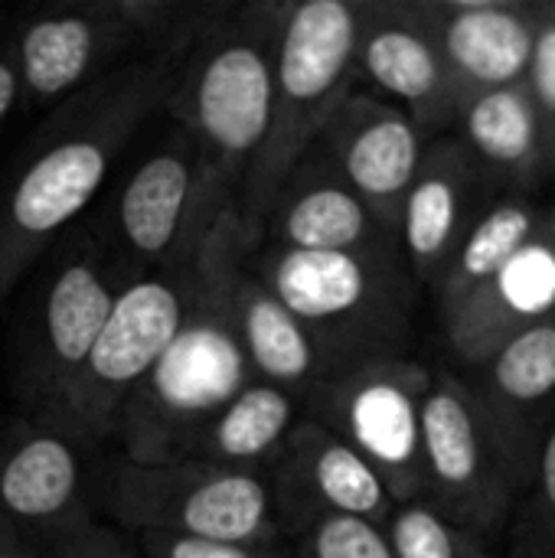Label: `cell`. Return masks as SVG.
Masks as SVG:
<instances>
[{
	"instance_id": "obj_1",
	"label": "cell",
	"mask_w": 555,
	"mask_h": 558,
	"mask_svg": "<svg viewBox=\"0 0 555 558\" xmlns=\"http://www.w3.org/2000/svg\"><path fill=\"white\" fill-rule=\"evenodd\" d=\"M170 82V62H141L111 75L33 154L0 199V294L95 199L124 144L167 101Z\"/></svg>"
},
{
	"instance_id": "obj_2",
	"label": "cell",
	"mask_w": 555,
	"mask_h": 558,
	"mask_svg": "<svg viewBox=\"0 0 555 558\" xmlns=\"http://www.w3.org/2000/svg\"><path fill=\"white\" fill-rule=\"evenodd\" d=\"M242 242L252 239L232 206L196 255L183 327L114 425L131 461H177L200 425L255 379L226 298V265Z\"/></svg>"
},
{
	"instance_id": "obj_3",
	"label": "cell",
	"mask_w": 555,
	"mask_h": 558,
	"mask_svg": "<svg viewBox=\"0 0 555 558\" xmlns=\"http://www.w3.org/2000/svg\"><path fill=\"white\" fill-rule=\"evenodd\" d=\"M288 0H258L200 29L167 105L200 163L239 196L272 114Z\"/></svg>"
},
{
	"instance_id": "obj_4",
	"label": "cell",
	"mask_w": 555,
	"mask_h": 558,
	"mask_svg": "<svg viewBox=\"0 0 555 558\" xmlns=\"http://www.w3.org/2000/svg\"><path fill=\"white\" fill-rule=\"evenodd\" d=\"M249 268L298 317L330 376L376 356H409L419 281L402 248L291 252L272 245Z\"/></svg>"
},
{
	"instance_id": "obj_5",
	"label": "cell",
	"mask_w": 555,
	"mask_h": 558,
	"mask_svg": "<svg viewBox=\"0 0 555 558\" xmlns=\"http://www.w3.org/2000/svg\"><path fill=\"white\" fill-rule=\"evenodd\" d=\"M360 0H288L265 141L242 177L236 213L245 235H265L268 209L314 150L334 108L357 88Z\"/></svg>"
},
{
	"instance_id": "obj_6",
	"label": "cell",
	"mask_w": 555,
	"mask_h": 558,
	"mask_svg": "<svg viewBox=\"0 0 555 558\" xmlns=\"http://www.w3.org/2000/svg\"><path fill=\"white\" fill-rule=\"evenodd\" d=\"M105 510L141 533L275 546L278 520L262 471L206 461H118L105 481Z\"/></svg>"
},
{
	"instance_id": "obj_7",
	"label": "cell",
	"mask_w": 555,
	"mask_h": 558,
	"mask_svg": "<svg viewBox=\"0 0 555 558\" xmlns=\"http://www.w3.org/2000/svg\"><path fill=\"white\" fill-rule=\"evenodd\" d=\"M425 504L458 530L491 543L507 533L523 500L481 402L455 369H435L422 409Z\"/></svg>"
},
{
	"instance_id": "obj_8",
	"label": "cell",
	"mask_w": 555,
	"mask_h": 558,
	"mask_svg": "<svg viewBox=\"0 0 555 558\" xmlns=\"http://www.w3.org/2000/svg\"><path fill=\"white\" fill-rule=\"evenodd\" d=\"M432 369L409 356H376L324 379L304 399L307 418L347 441L383 481L393 504L425 500L422 409Z\"/></svg>"
},
{
	"instance_id": "obj_9",
	"label": "cell",
	"mask_w": 555,
	"mask_h": 558,
	"mask_svg": "<svg viewBox=\"0 0 555 558\" xmlns=\"http://www.w3.org/2000/svg\"><path fill=\"white\" fill-rule=\"evenodd\" d=\"M190 301L193 268L137 278L118 291L85 366L56 409L72 438L98 441L114 432L124 405L183 327Z\"/></svg>"
},
{
	"instance_id": "obj_10",
	"label": "cell",
	"mask_w": 555,
	"mask_h": 558,
	"mask_svg": "<svg viewBox=\"0 0 555 558\" xmlns=\"http://www.w3.org/2000/svg\"><path fill=\"white\" fill-rule=\"evenodd\" d=\"M232 206L236 193L200 163L186 137H177L124 183L118 229L137 258L157 262L164 271H190L206 235Z\"/></svg>"
},
{
	"instance_id": "obj_11",
	"label": "cell",
	"mask_w": 555,
	"mask_h": 558,
	"mask_svg": "<svg viewBox=\"0 0 555 558\" xmlns=\"http://www.w3.org/2000/svg\"><path fill=\"white\" fill-rule=\"evenodd\" d=\"M357 78L373 82L429 141L451 134L464 108L419 0H360Z\"/></svg>"
},
{
	"instance_id": "obj_12",
	"label": "cell",
	"mask_w": 555,
	"mask_h": 558,
	"mask_svg": "<svg viewBox=\"0 0 555 558\" xmlns=\"http://www.w3.org/2000/svg\"><path fill=\"white\" fill-rule=\"evenodd\" d=\"M429 137L393 101L350 92L324 124L317 150L366 209L399 239V219L409 186L419 173Z\"/></svg>"
},
{
	"instance_id": "obj_13",
	"label": "cell",
	"mask_w": 555,
	"mask_h": 558,
	"mask_svg": "<svg viewBox=\"0 0 555 558\" xmlns=\"http://www.w3.org/2000/svg\"><path fill=\"white\" fill-rule=\"evenodd\" d=\"M461 376L481 402L527 494L555 418V307L514 330Z\"/></svg>"
},
{
	"instance_id": "obj_14",
	"label": "cell",
	"mask_w": 555,
	"mask_h": 558,
	"mask_svg": "<svg viewBox=\"0 0 555 558\" xmlns=\"http://www.w3.org/2000/svg\"><path fill=\"white\" fill-rule=\"evenodd\" d=\"M268 484L278 530L285 526L294 536L324 517H353L386 526L396 510L376 471L307 415L291 428Z\"/></svg>"
},
{
	"instance_id": "obj_15",
	"label": "cell",
	"mask_w": 555,
	"mask_h": 558,
	"mask_svg": "<svg viewBox=\"0 0 555 558\" xmlns=\"http://www.w3.org/2000/svg\"><path fill=\"white\" fill-rule=\"evenodd\" d=\"M546 0H419L461 98L527 82Z\"/></svg>"
},
{
	"instance_id": "obj_16",
	"label": "cell",
	"mask_w": 555,
	"mask_h": 558,
	"mask_svg": "<svg viewBox=\"0 0 555 558\" xmlns=\"http://www.w3.org/2000/svg\"><path fill=\"white\" fill-rule=\"evenodd\" d=\"M494 199L497 193L484 183L455 134L425 144L399 219V248L419 284H438L451 255Z\"/></svg>"
},
{
	"instance_id": "obj_17",
	"label": "cell",
	"mask_w": 555,
	"mask_h": 558,
	"mask_svg": "<svg viewBox=\"0 0 555 558\" xmlns=\"http://www.w3.org/2000/svg\"><path fill=\"white\" fill-rule=\"evenodd\" d=\"M265 226L291 252H386L399 239L366 209L314 147L281 183Z\"/></svg>"
},
{
	"instance_id": "obj_18",
	"label": "cell",
	"mask_w": 555,
	"mask_h": 558,
	"mask_svg": "<svg viewBox=\"0 0 555 558\" xmlns=\"http://www.w3.org/2000/svg\"><path fill=\"white\" fill-rule=\"evenodd\" d=\"M546 229L550 216L536 196H497L487 206L432 288L448 343L464 333V327L494 298L510 262Z\"/></svg>"
},
{
	"instance_id": "obj_19",
	"label": "cell",
	"mask_w": 555,
	"mask_h": 558,
	"mask_svg": "<svg viewBox=\"0 0 555 558\" xmlns=\"http://www.w3.org/2000/svg\"><path fill=\"white\" fill-rule=\"evenodd\" d=\"M118 291L121 288H114L111 275L92 255L72 258L49 281L33 353V383L46 405H62L114 307Z\"/></svg>"
},
{
	"instance_id": "obj_20",
	"label": "cell",
	"mask_w": 555,
	"mask_h": 558,
	"mask_svg": "<svg viewBox=\"0 0 555 558\" xmlns=\"http://www.w3.org/2000/svg\"><path fill=\"white\" fill-rule=\"evenodd\" d=\"M242 242L226 265V298L229 314L245 350L255 379L281 386L294 396H307L324 379H330L321 350L298 324V317L252 275Z\"/></svg>"
},
{
	"instance_id": "obj_21",
	"label": "cell",
	"mask_w": 555,
	"mask_h": 558,
	"mask_svg": "<svg viewBox=\"0 0 555 558\" xmlns=\"http://www.w3.org/2000/svg\"><path fill=\"white\" fill-rule=\"evenodd\" d=\"M451 134L497 196H540L555 180L527 85L468 98Z\"/></svg>"
},
{
	"instance_id": "obj_22",
	"label": "cell",
	"mask_w": 555,
	"mask_h": 558,
	"mask_svg": "<svg viewBox=\"0 0 555 558\" xmlns=\"http://www.w3.org/2000/svg\"><path fill=\"white\" fill-rule=\"evenodd\" d=\"M121 36L128 33L114 20L108 0L59 7L26 20L13 46L20 88L36 101L69 95L95 72Z\"/></svg>"
},
{
	"instance_id": "obj_23",
	"label": "cell",
	"mask_w": 555,
	"mask_h": 558,
	"mask_svg": "<svg viewBox=\"0 0 555 558\" xmlns=\"http://www.w3.org/2000/svg\"><path fill=\"white\" fill-rule=\"evenodd\" d=\"M75 438L59 428H23L0 448V513L16 523L62 520L82 487Z\"/></svg>"
},
{
	"instance_id": "obj_24",
	"label": "cell",
	"mask_w": 555,
	"mask_h": 558,
	"mask_svg": "<svg viewBox=\"0 0 555 558\" xmlns=\"http://www.w3.org/2000/svg\"><path fill=\"white\" fill-rule=\"evenodd\" d=\"M301 418V396L252 379L239 396H232L200 425L180 458L219 468L262 471L265 461H275L281 454L291 428Z\"/></svg>"
},
{
	"instance_id": "obj_25",
	"label": "cell",
	"mask_w": 555,
	"mask_h": 558,
	"mask_svg": "<svg viewBox=\"0 0 555 558\" xmlns=\"http://www.w3.org/2000/svg\"><path fill=\"white\" fill-rule=\"evenodd\" d=\"M383 533L396 558H497L491 543L458 530L425 500L396 507Z\"/></svg>"
},
{
	"instance_id": "obj_26",
	"label": "cell",
	"mask_w": 555,
	"mask_h": 558,
	"mask_svg": "<svg viewBox=\"0 0 555 558\" xmlns=\"http://www.w3.org/2000/svg\"><path fill=\"white\" fill-rule=\"evenodd\" d=\"M510 536V558H555V418L543 438L536 474L523 494Z\"/></svg>"
},
{
	"instance_id": "obj_27",
	"label": "cell",
	"mask_w": 555,
	"mask_h": 558,
	"mask_svg": "<svg viewBox=\"0 0 555 558\" xmlns=\"http://www.w3.org/2000/svg\"><path fill=\"white\" fill-rule=\"evenodd\" d=\"M298 558H396L383 526L353 517H324L298 536Z\"/></svg>"
},
{
	"instance_id": "obj_28",
	"label": "cell",
	"mask_w": 555,
	"mask_h": 558,
	"mask_svg": "<svg viewBox=\"0 0 555 558\" xmlns=\"http://www.w3.org/2000/svg\"><path fill=\"white\" fill-rule=\"evenodd\" d=\"M523 85L533 101V111L543 131V147L550 157V170L555 177V0L543 3V23H540L533 62H530Z\"/></svg>"
},
{
	"instance_id": "obj_29",
	"label": "cell",
	"mask_w": 555,
	"mask_h": 558,
	"mask_svg": "<svg viewBox=\"0 0 555 558\" xmlns=\"http://www.w3.org/2000/svg\"><path fill=\"white\" fill-rule=\"evenodd\" d=\"M144 549L150 558H288L278 546L262 543H222L170 533H144Z\"/></svg>"
},
{
	"instance_id": "obj_30",
	"label": "cell",
	"mask_w": 555,
	"mask_h": 558,
	"mask_svg": "<svg viewBox=\"0 0 555 558\" xmlns=\"http://www.w3.org/2000/svg\"><path fill=\"white\" fill-rule=\"evenodd\" d=\"M59 558H131L124 553V546L98 530V526H75L62 536L59 543Z\"/></svg>"
},
{
	"instance_id": "obj_31",
	"label": "cell",
	"mask_w": 555,
	"mask_h": 558,
	"mask_svg": "<svg viewBox=\"0 0 555 558\" xmlns=\"http://www.w3.org/2000/svg\"><path fill=\"white\" fill-rule=\"evenodd\" d=\"M16 95H20V72H16L13 49H0V121L10 114Z\"/></svg>"
},
{
	"instance_id": "obj_32",
	"label": "cell",
	"mask_w": 555,
	"mask_h": 558,
	"mask_svg": "<svg viewBox=\"0 0 555 558\" xmlns=\"http://www.w3.org/2000/svg\"><path fill=\"white\" fill-rule=\"evenodd\" d=\"M0 558H33L29 549L20 543V536L13 533V526L0 517Z\"/></svg>"
}]
</instances>
